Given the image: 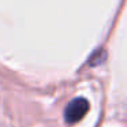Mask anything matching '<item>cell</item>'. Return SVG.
<instances>
[{
  "label": "cell",
  "instance_id": "cell-1",
  "mask_svg": "<svg viewBox=\"0 0 127 127\" xmlns=\"http://www.w3.org/2000/svg\"><path fill=\"white\" fill-rule=\"evenodd\" d=\"M89 108H90V104L83 97H77V98L71 100L64 109V120L68 124L78 123L89 112Z\"/></svg>",
  "mask_w": 127,
  "mask_h": 127
}]
</instances>
